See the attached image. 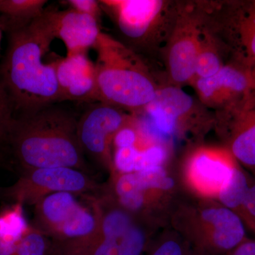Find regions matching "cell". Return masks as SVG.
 Wrapping results in <instances>:
<instances>
[{
  "instance_id": "cell-1",
  "label": "cell",
  "mask_w": 255,
  "mask_h": 255,
  "mask_svg": "<svg viewBox=\"0 0 255 255\" xmlns=\"http://www.w3.org/2000/svg\"><path fill=\"white\" fill-rule=\"evenodd\" d=\"M52 9L46 7L31 24L9 34L0 82L11 99L15 115L59 103L55 60L45 62L55 38Z\"/></svg>"
},
{
  "instance_id": "cell-2",
  "label": "cell",
  "mask_w": 255,
  "mask_h": 255,
  "mask_svg": "<svg viewBox=\"0 0 255 255\" xmlns=\"http://www.w3.org/2000/svg\"><path fill=\"white\" fill-rule=\"evenodd\" d=\"M51 105L16 114L7 146L22 171L69 167L90 174L78 137V118Z\"/></svg>"
},
{
  "instance_id": "cell-3",
  "label": "cell",
  "mask_w": 255,
  "mask_h": 255,
  "mask_svg": "<svg viewBox=\"0 0 255 255\" xmlns=\"http://www.w3.org/2000/svg\"><path fill=\"white\" fill-rule=\"evenodd\" d=\"M94 48L97 53L95 102L131 112L145 110L159 89L135 52L103 32Z\"/></svg>"
},
{
  "instance_id": "cell-4",
  "label": "cell",
  "mask_w": 255,
  "mask_h": 255,
  "mask_svg": "<svg viewBox=\"0 0 255 255\" xmlns=\"http://www.w3.org/2000/svg\"><path fill=\"white\" fill-rule=\"evenodd\" d=\"M102 190L90 174L69 167H53L22 171L12 185L0 188V197L14 204L35 206L55 193L69 192L90 198Z\"/></svg>"
},
{
  "instance_id": "cell-5",
  "label": "cell",
  "mask_w": 255,
  "mask_h": 255,
  "mask_svg": "<svg viewBox=\"0 0 255 255\" xmlns=\"http://www.w3.org/2000/svg\"><path fill=\"white\" fill-rule=\"evenodd\" d=\"M75 194L58 192L35 205L33 228L58 243L76 241L95 232L97 214L77 201Z\"/></svg>"
},
{
  "instance_id": "cell-6",
  "label": "cell",
  "mask_w": 255,
  "mask_h": 255,
  "mask_svg": "<svg viewBox=\"0 0 255 255\" xmlns=\"http://www.w3.org/2000/svg\"><path fill=\"white\" fill-rule=\"evenodd\" d=\"M130 120L121 109L95 102L78 118V137L84 155L95 163L112 168L111 146L116 134Z\"/></svg>"
},
{
  "instance_id": "cell-7",
  "label": "cell",
  "mask_w": 255,
  "mask_h": 255,
  "mask_svg": "<svg viewBox=\"0 0 255 255\" xmlns=\"http://www.w3.org/2000/svg\"><path fill=\"white\" fill-rule=\"evenodd\" d=\"M102 11L110 15L122 36L134 46H144L153 38L166 9L158 0H102Z\"/></svg>"
},
{
  "instance_id": "cell-8",
  "label": "cell",
  "mask_w": 255,
  "mask_h": 255,
  "mask_svg": "<svg viewBox=\"0 0 255 255\" xmlns=\"http://www.w3.org/2000/svg\"><path fill=\"white\" fill-rule=\"evenodd\" d=\"M56 243L61 255H141L146 238L143 231L135 223L120 231H105L97 227L88 237Z\"/></svg>"
},
{
  "instance_id": "cell-9",
  "label": "cell",
  "mask_w": 255,
  "mask_h": 255,
  "mask_svg": "<svg viewBox=\"0 0 255 255\" xmlns=\"http://www.w3.org/2000/svg\"><path fill=\"white\" fill-rule=\"evenodd\" d=\"M192 84L204 105L223 111L231 110L251 97V78L241 67L223 65L214 76L197 79Z\"/></svg>"
},
{
  "instance_id": "cell-10",
  "label": "cell",
  "mask_w": 255,
  "mask_h": 255,
  "mask_svg": "<svg viewBox=\"0 0 255 255\" xmlns=\"http://www.w3.org/2000/svg\"><path fill=\"white\" fill-rule=\"evenodd\" d=\"M55 63L59 103L64 101L95 103L97 70L87 53L56 58Z\"/></svg>"
},
{
  "instance_id": "cell-11",
  "label": "cell",
  "mask_w": 255,
  "mask_h": 255,
  "mask_svg": "<svg viewBox=\"0 0 255 255\" xmlns=\"http://www.w3.org/2000/svg\"><path fill=\"white\" fill-rule=\"evenodd\" d=\"M178 21L167 55L169 76L178 85L192 83L201 48V32L189 19Z\"/></svg>"
},
{
  "instance_id": "cell-12",
  "label": "cell",
  "mask_w": 255,
  "mask_h": 255,
  "mask_svg": "<svg viewBox=\"0 0 255 255\" xmlns=\"http://www.w3.org/2000/svg\"><path fill=\"white\" fill-rule=\"evenodd\" d=\"M52 21L55 38L63 41L67 55L87 53L95 46L102 33L100 21L72 9L60 11L53 7Z\"/></svg>"
},
{
  "instance_id": "cell-13",
  "label": "cell",
  "mask_w": 255,
  "mask_h": 255,
  "mask_svg": "<svg viewBox=\"0 0 255 255\" xmlns=\"http://www.w3.org/2000/svg\"><path fill=\"white\" fill-rule=\"evenodd\" d=\"M225 26L241 68L249 71L255 65V0L232 3Z\"/></svg>"
},
{
  "instance_id": "cell-14",
  "label": "cell",
  "mask_w": 255,
  "mask_h": 255,
  "mask_svg": "<svg viewBox=\"0 0 255 255\" xmlns=\"http://www.w3.org/2000/svg\"><path fill=\"white\" fill-rule=\"evenodd\" d=\"M201 219L212 228L211 236L200 251L208 253H228L246 240V230L241 216L225 207L209 208L201 212Z\"/></svg>"
},
{
  "instance_id": "cell-15",
  "label": "cell",
  "mask_w": 255,
  "mask_h": 255,
  "mask_svg": "<svg viewBox=\"0 0 255 255\" xmlns=\"http://www.w3.org/2000/svg\"><path fill=\"white\" fill-rule=\"evenodd\" d=\"M231 122V150L235 158L255 171V100L252 97L225 110Z\"/></svg>"
},
{
  "instance_id": "cell-16",
  "label": "cell",
  "mask_w": 255,
  "mask_h": 255,
  "mask_svg": "<svg viewBox=\"0 0 255 255\" xmlns=\"http://www.w3.org/2000/svg\"><path fill=\"white\" fill-rule=\"evenodd\" d=\"M235 167L228 155L202 150L191 159L189 172L193 181L200 189L219 193Z\"/></svg>"
},
{
  "instance_id": "cell-17",
  "label": "cell",
  "mask_w": 255,
  "mask_h": 255,
  "mask_svg": "<svg viewBox=\"0 0 255 255\" xmlns=\"http://www.w3.org/2000/svg\"><path fill=\"white\" fill-rule=\"evenodd\" d=\"M48 2L46 0H1V31L9 35L26 27L43 14Z\"/></svg>"
},
{
  "instance_id": "cell-18",
  "label": "cell",
  "mask_w": 255,
  "mask_h": 255,
  "mask_svg": "<svg viewBox=\"0 0 255 255\" xmlns=\"http://www.w3.org/2000/svg\"><path fill=\"white\" fill-rule=\"evenodd\" d=\"M250 187L246 174L235 167L231 177L218 193L221 204L238 214Z\"/></svg>"
},
{
  "instance_id": "cell-19",
  "label": "cell",
  "mask_w": 255,
  "mask_h": 255,
  "mask_svg": "<svg viewBox=\"0 0 255 255\" xmlns=\"http://www.w3.org/2000/svg\"><path fill=\"white\" fill-rule=\"evenodd\" d=\"M14 255H61L56 242L29 226Z\"/></svg>"
},
{
  "instance_id": "cell-20",
  "label": "cell",
  "mask_w": 255,
  "mask_h": 255,
  "mask_svg": "<svg viewBox=\"0 0 255 255\" xmlns=\"http://www.w3.org/2000/svg\"><path fill=\"white\" fill-rule=\"evenodd\" d=\"M223 65L216 50L206 45L202 40L200 52L196 62L194 81L197 79L209 78L214 76L219 73Z\"/></svg>"
},
{
  "instance_id": "cell-21",
  "label": "cell",
  "mask_w": 255,
  "mask_h": 255,
  "mask_svg": "<svg viewBox=\"0 0 255 255\" xmlns=\"http://www.w3.org/2000/svg\"><path fill=\"white\" fill-rule=\"evenodd\" d=\"M15 110L7 92L0 82V147L7 146Z\"/></svg>"
},
{
  "instance_id": "cell-22",
  "label": "cell",
  "mask_w": 255,
  "mask_h": 255,
  "mask_svg": "<svg viewBox=\"0 0 255 255\" xmlns=\"http://www.w3.org/2000/svg\"><path fill=\"white\" fill-rule=\"evenodd\" d=\"M135 172L145 191L152 189L169 190L174 186L173 179L167 176L162 166Z\"/></svg>"
},
{
  "instance_id": "cell-23",
  "label": "cell",
  "mask_w": 255,
  "mask_h": 255,
  "mask_svg": "<svg viewBox=\"0 0 255 255\" xmlns=\"http://www.w3.org/2000/svg\"><path fill=\"white\" fill-rule=\"evenodd\" d=\"M166 156L165 150L159 145H151L144 150H139L135 172L161 167Z\"/></svg>"
},
{
  "instance_id": "cell-24",
  "label": "cell",
  "mask_w": 255,
  "mask_h": 255,
  "mask_svg": "<svg viewBox=\"0 0 255 255\" xmlns=\"http://www.w3.org/2000/svg\"><path fill=\"white\" fill-rule=\"evenodd\" d=\"M139 150L135 146L118 148L114 157V165L122 173L135 172Z\"/></svg>"
},
{
  "instance_id": "cell-25",
  "label": "cell",
  "mask_w": 255,
  "mask_h": 255,
  "mask_svg": "<svg viewBox=\"0 0 255 255\" xmlns=\"http://www.w3.org/2000/svg\"><path fill=\"white\" fill-rule=\"evenodd\" d=\"M61 4L66 5L68 9H72L82 13L90 15L96 18L97 21H101L102 14V6L100 1L97 0H66L60 1Z\"/></svg>"
},
{
  "instance_id": "cell-26",
  "label": "cell",
  "mask_w": 255,
  "mask_h": 255,
  "mask_svg": "<svg viewBox=\"0 0 255 255\" xmlns=\"http://www.w3.org/2000/svg\"><path fill=\"white\" fill-rule=\"evenodd\" d=\"M238 215L255 233V184L250 187Z\"/></svg>"
},
{
  "instance_id": "cell-27",
  "label": "cell",
  "mask_w": 255,
  "mask_h": 255,
  "mask_svg": "<svg viewBox=\"0 0 255 255\" xmlns=\"http://www.w3.org/2000/svg\"><path fill=\"white\" fill-rule=\"evenodd\" d=\"M136 140V132L132 128L129 127L128 124L116 134L114 139V144L117 149L123 148V147L135 146Z\"/></svg>"
},
{
  "instance_id": "cell-28",
  "label": "cell",
  "mask_w": 255,
  "mask_h": 255,
  "mask_svg": "<svg viewBox=\"0 0 255 255\" xmlns=\"http://www.w3.org/2000/svg\"><path fill=\"white\" fill-rule=\"evenodd\" d=\"M150 255H184V253L180 243L167 240L154 248Z\"/></svg>"
},
{
  "instance_id": "cell-29",
  "label": "cell",
  "mask_w": 255,
  "mask_h": 255,
  "mask_svg": "<svg viewBox=\"0 0 255 255\" xmlns=\"http://www.w3.org/2000/svg\"><path fill=\"white\" fill-rule=\"evenodd\" d=\"M230 253V255H255V241L246 239Z\"/></svg>"
},
{
  "instance_id": "cell-30",
  "label": "cell",
  "mask_w": 255,
  "mask_h": 255,
  "mask_svg": "<svg viewBox=\"0 0 255 255\" xmlns=\"http://www.w3.org/2000/svg\"><path fill=\"white\" fill-rule=\"evenodd\" d=\"M249 75L250 78H251V84H252V93L251 96L253 99L255 100V65L254 67H253L249 70V71L247 72Z\"/></svg>"
},
{
  "instance_id": "cell-31",
  "label": "cell",
  "mask_w": 255,
  "mask_h": 255,
  "mask_svg": "<svg viewBox=\"0 0 255 255\" xmlns=\"http://www.w3.org/2000/svg\"><path fill=\"white\" fill-rule=\"evenodd\" d=\"M209 254H208V253H205V252L202 251H199V253H196V254H194V255H209Z\"/></svg>"
},
{
  "instance_id": "cell-32",
  "label": "cell",
  "mask_w": 255,
  "mask_h": 255,
  "mask_svg": "<svg viewBox=\"0 0 255 255\" xmlns=\"http://www.w3.org/2000/svg\"><path fill=\"white\" fill-rule=\"evenodd\" d=\"M1 29L0 28V50H1Z\"/></svg>"
},
{
  "instance_id": "cell-33",
  "label": "cell",
  "mask_w": 255,
  "mask_h": 255,
  "mask_svg": "<svg viewBox=\"0 0 255 255\" xmlns=\"http://www.w3.org/2000/svg\"><path fill=\"white\" fill-rule=\"evenodd\" d=\"M0 1H1V0H0Z\"/></svg>"
}]
</instances>
